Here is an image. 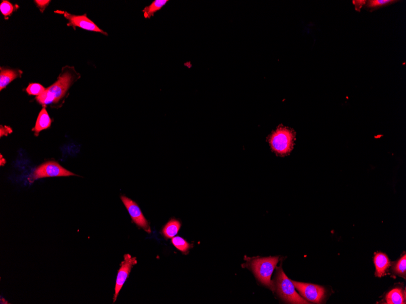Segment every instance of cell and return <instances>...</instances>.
<instances>
[{
	"label": "cell",
	"mask_w": 406,
	"mask_h": 304,
	"mask_svg": "<svg viewBox=\"0 0 406 304\" xmlns=\"http://www.w3.org/2000/svg\"><path fill=\"white\" fill-rule=\"evenodd\" d=\"M392 2L394 1H390V0H374V1H369L368 7L370 8H376V7L386 6Z\"/></svg>",
	"instance_id": "cell-20"
},
{
	"label": "cell",
	"mask_w": 406,
	"mask_h": 304,
	"mask_svg": "<svg viewBox=\"0 0 406 304\" xmlns=\"http://www.w3.org/2000/svg\"><path fill=\"white\" fill-rule=\"evenodd\" d=\"M136 264H137L136 257H132L129 254L124 255V261L122 262L120 269L119 270L118 276H117L115 293L114 295L113 303L116 302L119 293L120 292L122 288H123L124 284H125L126 279H127L131 269H132L133 267L135 266Z\"/></svg>",
	"instance_id": "cell-8"
},
{
	"label": "cell",
	"mask_w": 406,
	"mask_h": 304,
	"mask_svg": "<svg viewBox=\"0 0 406 304\" xmlns=\"http://www.w3.org/2000/svg\"><path fill=\"white\" fill-rule=\"evenodd\" d=\"M46 89L42 85L39 84H29L28 87H27L26 91L27 93L31 96H40L43 92L45 91Z\"/></svg>",
	"instance_id": "cell-18"
},
{
	"label": "cell",
	"mask_w": 406,
	"mask_h": 304,
	"mask_svg": "<svg viewBox=\"0 0 406 304\" xmlns=\"http://www.w3.org/2000/svg\"><path fill=\"white\" fill-rule=\"evenodd\" d=\"M295 133L290 129L279 127L269 137L270 147L277 155L284 156L293 150Z\"/></svg>",
	"instance_id": "cell-2"
},
{
	"label": "cell",
	"mask_w": 406,
	"mask_h": 304,
	"mask_svg": "<svg viewBox=\"0 0 406 304\" xmlns=\"http://www.w3.org/2000/svg\"><path fill=\"white\" fill-rule=\"evenodd\" d=\"M51 123H52V120H51L46 108L44 107L38 114L35 127L33 129V131H34L35 135H38L41 131L50 128Z\"/></svg>",
	"instance_id": "cell-11"
},
{
	"label": "cell",
	"mask_w": 406,
	"mask_h": 304,
	"mask_svg": "<svg viewBox=\"0 0 406 304\" xmlns=\"http://www.w3.org/2000/svg\"><path fill=\"white\" fill-rule=\"evenodd\" d=\"M0 157H0V165L1 166H3L6 164V160L2 157V155H0Z\"/></svg>",
	"instance_id": "cell-23"
},
{
	"label": "cell",
	"mask_w": 406,
	"mask_h": 304,
	"mask_svg": "<svg viewBox=\"0 0 406 304\" xmlns=\"http://www.w3.org/2000/svg\"><path fill=\"white\" fill-rule=\"evenodd\" d=\"M23 73L19 69H6L1 67L0 69V90L2 91L15 79L20 78Z\"/></svg>",
	"instance_id": "cell-10"
},
{
	"label": "cell",
	"mask_w": 406,
	"mask_h": 304,
	"mask_svg": "<svg viewBox=\"0 0 406 304\" xmlns=\"http://www.w3.org/2000/svg\"><path fill=\"white\" fill-rule=\"evenodd\" d=\"M299 293L306 300L314 303H320L325 297V288L315 284L292 281Z\"/></svg>",
	"instance_id": "cell-6"
},
{
	"label": "cell",
	"mask_w": 406,
	"mask_h": 304,
	"mask_svg": "<svg viewBox=\"0 0 406 304\" xmlns=\"http://www.w3.org/2000/svg\"><path fill=\"white\" fill-rule=\"evenodd\" d=\"M80 77V74L74 67L66 66L54 84L46 89L40 96L36 97L38 103L45 107L52 104H57L67 94L68 89Z\"/></svg>",
	"instance_id": "cell-1"
},
{
	"label": "cell",
	"mask_w": 406,
	"mask_h": 304,
	"mask_svg": "<svg viewBox=\"0 0 406 304\" xmlns=\"http://www.w3.org/2000/svg\"><path fill=\"white\" fill-rule=\"evenodd\" d=\"M277 292L282 300L289 304H307V301L304 300L296 292V287L293 282L284 274L282 268L277 271Z\"/></svg>",
	"instance_id": "cell-4"
},
{
	"label": "cell",
	"mask_w": 406,
	"mask_h": 304,
	"mask_svg": "<svg viewBox=\"0 0 406 304\" xmlns=\"http://www.w3.org/2000/svg\"><path fill=\"white\" fill-rule=\"evenodd\" d=\"M181 226V222L178 220L171 219L162 228L163 236L167 239H172L177 234Z\"/></svg>",
	"instance_id": "cell-13"
},
{
	"label": "cell",
	"mask_w": 406,
	"mask_h": 304,
	"mask_svg": "<svg viewBox=\"0 0 406 304\" xmlns=\"http://www.w3.org/2000/svg\"><path fill=\"white\" fill-rule=\"evenodd\" d=\"M19 8V6L17 5H14L11 2L4 0L2 1L0 4V11L1 13L3 15L5 18L11 16L12 14L16 11L17 9Z\"/></svg>",
	"instance_id": "cell-16"
},
{
	"label": "cell",
	"mask_w": 406,
	"mask_h": 304,
	"mask_svg": "<svg viewBox=\"0 0 406 304\" xmlns=\"http://www.w3.org/2000/svg\"><path fill=\"white\" fill-rule=\"evenodd\" d=\"M63 14L65 18L69 21L67 24L68 26H71L73 28L78 27V28L84 29V30L101 33L105 35L108 36V34L99 28L93 21L88 18L87 14L83 15V16H75V15L71 14L67 12H63Z\"/></svg>",
	"instance_id": "cell-9"
},
{
	"label": "cell",
	"mask_w": 406,
	"mask_h": 304,
	"mask_svg": "<svg viewBox=\"0 0 406 304\" xmlns=\"http://www.w3.org/2000/svg\"><path fill=\"white\" fill-rule=\"evenodd\" d=\"M51 1L50 0H35L34 2L36 5V7L40 9L41 13H43L46 7L48 6Z\"/></svg>",
	"instance_id": "cell-21"
},
{
	"label": "cell",
	"mask_w": 406,
	"mask_h": 304,
	"mask_svg": "<svg viewBox=\"0 0 406 304\" xmlns=\"http://www.w3.org/2000/svg\"><path fill=\"white\" fill-rule=\"evenodd\" d=\"M374 263L376 267V275L378 277L385 275L387 270L390 266V260L383 253H378L374 255Z\"/></svg>",
	"instance_id": "cell-12"
},
{
	"label": "cell",
	"mask_w": 406,
	"mask_h": 304,
	"mask_svg": "<svg viewBox=\"0 0 406 304\" xmlns=\"http://www.w3.org/2000/svg\"><path fill=\"white\" fill-rule=\"evenodd\" d=\"M278 262L279 257L277 256L262 257L253 259L250 266L258 280L273 290L271 276Z\"/></svg>",
	"instance_id": "cell-3"
},
{
	"label": "cell",
	"mask_w": 406,
	"mask_h": 304,
	"mask_svg": "<svg viewBox=\"0 0 406 304\" xmlns=\"http://www.w3.org/2000/svg\"><path fill=\"white\" fill-rule=\"evenodd\" d=\"M167 2H169L168 0H155L150 6H146L142 10L143 16L145 18H150L151 17L154 16L156 12L161 9Z\"/></svg>",
	"instance_id": "cell-15"
},
{
	"label": "cell",
	"mask_w": 406,
	"mask_h": 304,
	"mask_svg": "<svg viewBox=\"0 0 406 304\" xmlns=\"http://www.w3.org/2000/svg\"><path fill=\"white\" fill-rule=\"evenodd\" d=\"M386 301L388 304H406V292L401 288L393 289L387 295Z\"/></svg>",
	"instance_id": "cell-14"
},
{
	"label": "cell",
	"mask_w": 406,
	"mask_h": 304,
	"mask_svg": "<svg viewBox=\"0 0 406 304\" xmlns=\"http://www.w3.org/2000/svg\"><path fill=\"white\" fill-rule=\"evenodd\" d=\"M12 133V130L9 126H4L3 127V126H1V129H0V136H1V137L3 135H7Z\"/></svg>",
	"instance_id": "cell-22"
},
{
	"label": "cell",
	"mask_w": 406,
	"mask_h": 304,
	"mask_svg": "<svg viewBox=\"0 0 406 304\" xmlns=\"http://www.w3.org/2000/svg\"><path fill=\"white\" fill-rule=\"evenodd\" d=\"M394 271L397 274H400L401 276H403L406 278V256L404 255L403 257L399 260L397 263H396Z\"/></svg>",
	"instance_id": "cell-19"
},
{
	"label": "cell",
	"mask_w": 406,
	"mask_h": 304,
	"mask_svg": "<svg viewBox=\"0 0 406 304\" xmlns=\"http://www.w3.org/2000/svg\"><path fill=\"white\" fill-rule=\"evenodd\" d=\"M75 176L72 172L66 169L56 162H47L41 164L29 176L28 181L33 183L36 180L46 177H68Z\"/></svg>",
	"instance_id": "cell-5"
},
{
	"label": "cell",
	"mask_w": 406,
	"mask_h": 304,
	"mask_svg": "<svg viewBox=\"0 0 406 304\" xmlns=\"http://www.w3.org/2000/svg\"><path fill=\"white\" fill-rule=\"evenodd\" d=\"M121 199L128 212L130 214L133 222L139 227L143 228L146 232L150 233L151 228L149 223L145 218L137 203L125 196H121Z\"/></svg>",
	"instance_id": "cell-7"
},
{
	"label": "cell",
	"mask_w": 406,
	"mask_h": 304,
	"mask_svg": "<svg viewBox=\"0 0 406 304\" xmlns=\"http://www.w3.org/2000/svg\"><path fill=\"white\" fill-rule=\"evenodd\" d=\"M172 242L173 245L179 251L182 253H187L189 251L191 245L181 237L177 236L172 238Z\"/></svg>",
	"instance_id": "cell-17"
}]
</instances>
